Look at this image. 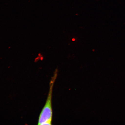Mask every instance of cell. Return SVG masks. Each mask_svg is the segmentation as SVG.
<instances>
[{
	"instance_id": "6da1fadb",
	"label": "cell",
	"mask_w": 125,
	"mask_h": 125,
	"mask_svg": "<svg viewBox=\"0 0 125 125\" xmlns=\"http://www.w3.org/2000/svg\"><path fill=\"white\" fill-rule=\"evenodd\" d=\"M57 70L54 72L53 76L51 78L50 83L49 93L46 104L39 116L38 125H51L52 117V92L54 83L57 76Z\"/></svg>"
}]
</instances>
